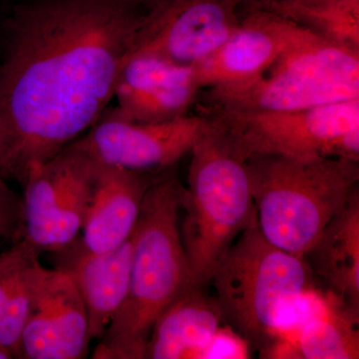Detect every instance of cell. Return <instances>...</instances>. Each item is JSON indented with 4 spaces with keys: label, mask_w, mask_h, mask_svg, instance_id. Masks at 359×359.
Segmentation results:
<instances>
[{
    "label": "cell",
    "mask_w": 359,
    "mask_h": 359,
    "mask_svg": "<svg viewBox=\"0 0 359 359\" xmlns=\"http://www.w3.org/2000/svg\"><path fill=\"white\" fill-rule=\"evenodd\" d=\"M146 13L131 0H28L13 9L0 65L6 179L21 183L95 124Z\"/></svg>",
    "instance_id": "6da1fadb"
},
{
    "label": "cell",
    "mask_w": 359,
    "mask_h": 359,
    "mask_svg": "<svg viewBox=\"0 0 359 359\" xmlns=\"http://www.w3.org/2000/svg\"><path fill=\"white\" fill-rule=\"evenodd\" d=\"M182 187L172 168L149 187L132 233L128 292L92 358H145L156 320L192 285L179 229Z\"/></svg>",
    "instance_id": "7a4b0ae2"
},
{
    "label": "cell",
    "mask_w": 359,
    "mask_h": 359,
    "mask_svg": "<svg viewBox=\"0 0 359 359\" xmlns=\"http://www.w3.org/2000/svg\"><path fill=\"white\" fill-rule=\"evenodd\" d=\"M204 117L190 151L189 186L180 196L186 212L182 241L196 287L210 285L215 266L257 217L247 161L223 129Z\"/></svg>",
    "instance_id": "3957f363"
},
{
    "label": "cell",
    "mask_w": 359,
    "mask_h": 359,
    "mask_svg": "<svg viewBox=\"0 0 359 359\" xmlns=\"http://www.w3.org/2000/svg\"><path fill=\"white\" fill-rule=\"evenodd\" d=\"M247 161L259 231L271 244L302 257L358 187L359 160Z\"/></svg>",
    "instance_id": "277c9868"
},
{
    "label": "cell",
    "mask_w": 359,
    "mask_h": 359,
    "mask_svg": "<svg viewBox=\"0 0 359 359\" xmlns=\"http://www.w3.org/2000/svg\"><path fill=\"white\" fill-rule=\"evenodd\" d=\"M210 285L224 323L261 354L283 314L314 289V275L302 257L271 244L256 217L215 266Z\"/></svg>",
    "instance_id": "5b68a950"
},
{
    "label": "cell",
    "mask_w": 359,
    "mask_h": 359,
    "mask_svg": "<svg viewBox=\"0 0 359 359\" xmlns=\"http://www.w3.org/2000/svg\"><path fill=\"white\" fill-rule=\"evenodd\" d=\"M223 129L245 160H359V98L290 111L195 107Z\"/></svg>",
    "instance_id": "8992f818"
},
{
    "label": "cell",
    "mask_w": 359,
    "mask_h": 359,
    "mask_svg": "<svg viewBox=\"0 0 359 359\" xmlns=\"http://www.w3.org/2000/svg\"><path fill=\"white\" fill-rule=\"evenodd\" d=\"M90 159L66 146L23 178L20 240L33 252H56L76 241L88 199Z\"/></svg>",
    "instance_id": "52a82bcc"
},
{
    "label": "cell",
    "mask_w": 359,
    "mask_h": 359,
    "mask_svg": "<svg viewBox=\"0 0 359 359\" xmlns=\"http://www.w3.org/2000/svg\"><path fill=\"white\" fill-rule=\"evenodd\" d=\"M205 124L200 114L172 121H132L106 108L95 124L70 143L90 159L140 173L159 174L188 153Z\"/></svg>",
    "instance_id": "ba28073f"
},
{
    "label": "cell",
    "mask_w": 359,
    "mask_h": 359,
    "mask_svg": "<svg viewBox=\"0 0 359 359\" xmlns=\"http://www.w3.org/2000/svg\"><path fill=\"white\" fill-rule=\"evenodd\" d=\"M241 20L235 0H164L147 11L130 51L193 67L224 44Z\"/></svg>",
    "instance_id": "9c48e42d"
},
{
    "label": "cell",
    "mask_w": 359,
    "mask_h": 359,
    "mask_svg": "<svg viewBox=\"0 0 359 359\" xmlns=\"http://www.w3.org/2000/svg\"><path fill=\"white\" fill-rule=\"evenodd\" d=\"M90 341L86 309L71 276L37 264L20 358H85Z\"/></svg>",
    "instance_id": "30bf717a"
},
{
    "label": "cell",
    "mask_w": 359,
    "mask_h": 359,
    "mask_svg": "<svg viewBox=\"0 0 359 359\" xmlns=\"http://www.w3.org/2000/svg\"><path fill=\"white\" fill-rule=\"evenodd\" d=\"M309 30L266 9L242 11L235 32L211 55L193 66L201 90L244 83L262 76Z\"/></svg>",
    "instance_id": "8fae6325"
},
{
    "label": "cell",
    "mask_w": 359,
    "mask_h": 359,
    "mask_svg": "<svg viewBox=\"0 0 359 359\" xmlns=\"http://www.w3.org/2000/svg\"><path fill=\"white\" fill-rule=\"evenodd\" d=\"M199 92L194 67L130 51L116 78L113 98L126 119L162 123L190 115Z\"/></svg>",
    "instance_id": "7c38bea8"
},
{
    "label": "cell",
    "mask_w": 359,
    "mask_h": 359,
    "mask_svg": "<svg viewBox=\"0 0 359 359\" xmlns=\"http://www.w3.org/2000/svg\"><path fill=\"white\" fill-rule=\"evenodd\" d=\"M157 175L129 171L90 159L88 199L81 229L83 238L80 241L85 249L109 252L128 240L144 197Z\"/></svg>",
    "instance_id": "4fadbf2b"
},
{
    "label": "cell",
    "mask_w": 359,
    "mask_h": 359,
    "mask_svg": "<svg viewBox=\"0 0 359 359\" xmlns=\"http://www.w3.org/2000/svg\"><path fill=\"white\" fill-rule=\"evenodd\" d=\"M359 98V84L266 72L244 83L201 90L195 107L290 111Z\"/></svg>",
    "instance_id": "5bb4252c"
},
{
    "label": "cell",
    "mask_w": 359,
    "mask_h": 359,
    "mask_svg": "<svg viewBox=\"0 0 359 359\" xmlns=\"http://www.w3.org/2000/svg\"><path fill=\"white\" fill-rule=\"evenodd\" d=\"M56 269L76 285L86 309L90 339H101L128 292L133 238L105 252H92L75 241L55 252Z\"/></svg>",
    "instance_id": "9a60e30c"
},
{
    "label": "cell",
    "mask_w": 359,
    "mask_h": 359,
    "mask_svg": "<svg viewBox=\"0 0 359 359\" xmlns=\"http://www.w3.org/2000/svg\"><path fill=\"white\" fill-rule=\"evenodd\" d=\"M359 311L330 294H316V309L276 328L263 358L358 359Z\"/></svg>",
    "instance_id": "2e32d148"
},
{
    "label": "cell",
    "mask_w": 359,
    "mask_h": 359,
    "mask_svg": "<svg viewBox=\"0 0 359 359\" xmlns=\"http://www.w3.org/2000/svg\"><path fill=\"white\" fill-rule=\"evenodd\" d=\"M302 259L328 292L359 311L358 187Z\"/></svg>",
    "instance_id": "e0dca14e"
},
{
    "label": "cell",
    "mask_w": 359,
    "mask_h": 359,
    "mask_svg": "<svg viewBox=\"0 0 359 359\" xmlns=\"http://www.w3.org/2000/svg\"><path fill=\"white\" fill-rule=\"evenodd\" d=\"M205 289L190 285L163 311L149 337L145 358L199 359L224 323L216 297Z\"/></svg>",
    "instance_id": "ac0fdd59"
},
{
    "label": "cell",
    "mask_w": 359,
    "mask_h": 359,
    "mask_svg": "<svg viewBox=\"0 0 359 359\" xmlns=\"http://www.w3.org/2000/svg\"><path fill=\"white\" fill-rule=\"evenodd\" d=\"M266 11L316 36L359 50V0H275Z\"/></svg>",
    "instance_id": "d6986e66"
},
{
    "label": "cell",
    "mask_w": 359,
    "mask_h": 359,
    "mask_svg": "<svg viewBox=\"0 0 359 359\" xmlns=\"http://www.w3.org/2000/svg\"><path fill=\"white\" fill-rule=\"evenodd\" d=\"M39 262L30 264L20 285L0 314V344L6 347L14 358H20L21 339L32 309L33 283Z\"/></svg>",
    "instance_id": "ffe728a7"
},
{
    "label": "cell",
    "mask_w": 359,
    "mask_h": 359,
    "mask_svg": "<svg viewBox=\"0 0 359 359\" xmlns=\"http://www.w3.org/2000/svg\"><path fill=\"white\" fill-rule=\"evenodd\" d=\"M39 255L20 240L8 252L0 254V314L13 297L26 269Z\"/></svg>",
    "instance_id": "44dd1931"
},
{
    "label": "cell",
    "mask_w": 359,
    "mask_h": 359,
    "mask_svg": "<svg viewBox=\"0 0 359 359\" xmlns=\"http://www.w3.org/2000/svg\"><path fill=\"white\" fill-rule=\"evenodd\" d=\"M252 347L229 325L218 328L201 351L199 359H248L252 358Z\"/></svg>",
    "instance_id": "7402d4cb"
},
{
    "label": "cell",
    "mask_w": 359,
    "mask_h": 359,
    "mask_svg": "<svg viewBox=\"0 0 359 359\" xmlns=\"http://www.w3.org/2000/svg\"><path fill=\"white\" fill-rule=\"evenodd\" d=\"M22 201L0 176V238L20 240L22 233Z\"/></svg>",
    "instance_id": "603a6c76"
},
{
    "label": "cell",
    "mask_w": 359,
    "mask_h": 359,
    "mask_svg": "<svg viewBox=\"0 0 359 359\" xmlns=\"http://www.w3.org/2000/svg\"><path fill=\"white\" fill-rule=\"evenodd\" d=\"M9 156H11V143L6 131L0 126V176L6 179Z\"/></svg>",
    "instance_id": "cb8c5ba5"
},
{
    "label": "cell",
    "mask_w": 359,
    "mask_h": 359,
    "mask_svg": "<svg viewBox=\"0 0 359 359\" xmlns=\"http://www.w3.org/2000/svg\"><path fill=\"white\" fill-rule=\"evenodd\" d=\"M237 2L241 11H252V9H259L268 6L275 0H235Z\"/></svg>",
    "instance_id": "d4e9b609"
},
{
    "label": "cell",
    "mask_w": 359,
    "mask_h": 359,
    "mask_svg": "<svg viewBox=\"0 0 359 359\" xmlns=\"http://www.w3.org/2000/svg\"><path fill=\"white\" fill-rule=\"evenodd\" d=\"M137 6H140L141 8L145 9V11H150L153 7L157 6L161 2L164 0H131Z\"/></svg>",
    "instance_id": "484cf974"
},
{
    "label": "cell",
    "mask_w": 359,
    "mask_h": 359,
    "mask_svg": "<svg viewBox=\"0 0 359 359\" xmlns=\"http://www.w3.org/2000/svg\"><path fill=\"white\" fill-rule=\"evenodd\" d=\"M13 354L11 353V351H8V349L6 348V347H4V346H1L0 344V359H13Z\"/></svg>",
    "instance_id": "4316f807"
}]
</instances>
